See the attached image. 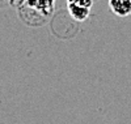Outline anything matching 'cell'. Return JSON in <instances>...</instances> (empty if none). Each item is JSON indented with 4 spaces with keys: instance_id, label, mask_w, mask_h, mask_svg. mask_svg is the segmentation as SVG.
<instances>
[{
    "instance_id": "4",
    "label": "cell",
    "mask_w": 131,
    "mask_h": 124,
    "mask_svg": "<svg viewBox=\"0 0 131 124\" xmlns=\"http://www.w3.org/2000/svg\"><path fill=\"white\" fill-rule=\"evenodd\" d=\"M67 2V4L70 3H73V4H78L80 7H85V8H89L93 5V0H66Z\"/></svg>"
},
{
    "instance_id": "1",
    "label": "cell",
    "mask_w": 131,
    "mask_h": 124,
    "mask_svg": "<svg viewBox=\"0 0 131 124\" xmlns=\"http://www.w3.org/2000/svg\"><path fill=\"white\" fill-rule=\"evenodd\" d=\"M26 5L34 10H38V13L47 17L54 10L55 0H26Z\"/></svg>"
},
{
    "instance_id": "2",
    "label": "cell",
    "mask_w": 131,
    "mask_h": 124,
    "mask_svg": "<svg viewBox=\"0 0 131 124\" xmlns=\"http://www.w3.org/2000/svg\"><path fill=\"white\" fill-rule=\"evenodd\" d=\"M109 8L118 17L131 15V0H109Z\"/></svg>"
},
{
    "instance_id": "3",
    "label": "cell",
    "mask_w": 131,
    "mask_h": 124,
    "mask_svg": "<svg viewBox=\"0 0 131 124\" xmlns=\"http://www.w3.org/2000/svg\"><path fill=\"white\" fill-rule=\"evenodd\" d=\"M68 7V12L71 15V17L76 21H84L89 17V12H91V9L89 8H85V7H80L78 4H73V3H70L67 4Z\"/></svg>"
}]
</instances>
